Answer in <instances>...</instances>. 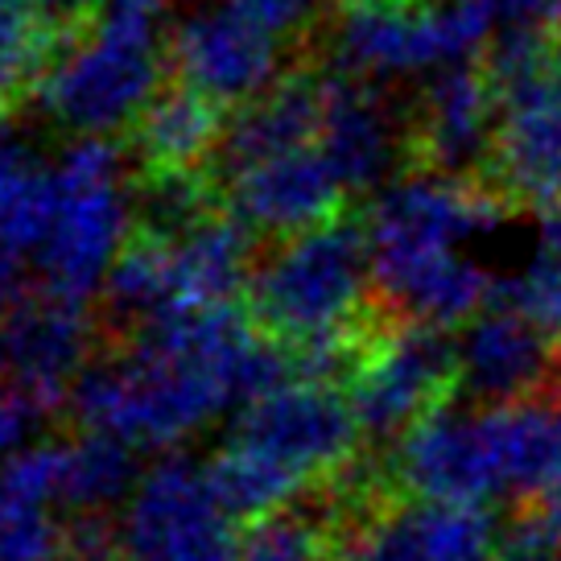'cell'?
<instances>
[{"mask_svg":"<svg viewBox=\"0 0 561 561\" xmlns=\"http://www.w3.org/2000/svg\"><path fill=\"white\" fill-rule=\"evenodd\" d=\"M289 351L256 331L248 310H207L128 334L75 385L70 409L83 434H104L133 450H165L224 413L294 380Z\"/></svg>","mask_w":561,"mask_h":561,"instance_id":"6da1fadb","label":"cell"},{"mask_svg":"<svg viewBox=\"0 0 561 561\" xmlns=\"http://www.w3.org/2000/svg\"><path fill=\"white\" fill-rule=\"evenodd\" d=\"M500 194L434 170L388 182L368 207L371 285L401 322L450 331L488 310L495 280L467 244L500 228Z\"/></svg>","mask_w":561,"mask_h":561,"instance_id":"7a4b0ae2","label":"cell"},{"mask_svg":"<svg viewBox=\"0 0 561 561\" xmlns=\"http://www.w3.org/2000/svg\"><path fill=\"white\" fill-rule=\"evenodd\" d=\"M368 231L331 219L280 240L248 280V318L264 339L289 351L301 380L347 385L371 334L388 318L368 314L371 298Z\"/></svg>","mask_w":561,"mask_h":561,"instance_id":"3957f363","label":"cell"},{"mask_svg":"<svg viewBox=\"0 0 561 561\" xmlns=\"http://www.w3.org/2000/svg\"><path fill=\"white\" fill-rule=\"evenodd\" d=\"M165 0H100L88 30L50 46L34 79L37 107L75 137H112L161 91Z\"/></svg>","mask_w":561,"mask_h":561,"instance_id":"277c9868","label":"cell"},{"mask_svg":"<svg viewBox=\"0 0 561 561\" xmlns=\"http://www.w3.org/2000/svg\"><path fill=\"white\" fill-rule=\"evenodd\" d=\"M133 244V194L112 137H75L54 161V224L37 252V285L88 306Z\"/></svg>","mask_w":561,"mask_h":561,"instance_id":"5b68a950","label":"cell"},{"mask_svg":"<svg viewBox=\"0 0 561 561\" xmlns=\"http://www.w3.org/2000/svg\"><path fill=\"white\" fill-rule=\"evenodd\" d=\"M491 13L483 0H413L343 9L334 25L339 75L380 83L409 75H442L471 67V58L491 37Z\"/></svg>","mask_w":561,"mask_h":561,"instance_id":"8992f818","label":"cell"},{"mask_svg":"<svg viewBox=\"0 0 561 561\" xmlns=\"http://www.w3.org/2000/svg\"><path fill=\"white\" fill-rule=\"evenodd\" d=\"M343 392L371 442H401L421 417L458 397V339L438 327L385 322Z\"/></svg>","mask_w":561,"mask_h":561,"instance_id":"52a82bcc","label":"cell"},{"mask_svg":"<svg viewBox=\"0 0 561 561\" xmlns=\"http://www.w3.org/2000/svg\"><path fill=\"white\" fill-rule=\"evenodd\" d=\"M364 438L347 392L322 380H285L268 397L248 404L231 421L228 442L248 455L264 458L268 467L298 479L301 488L327 483L347 471L355 446Z\"/></svg>","mask_w":561,"mask_h":561,"instance_id":"ba28073f","label":"cell"},{"mask_svg":"<svg viewBox=\"0 0 561 561\" xmlns=\"http://www.w3.org/2000/svg\"><path fill=\"white\" fill-rule=\"evenodd\" d=\"M121 561H240L236 520L219 508L207 467L165 458L145 471L121 516Z\"/></svg>","mask_w":561,"mask_h":561,"instance_id":"9c48e42d","label":"cell"},{"mask_svg":"<svg viewBox=\"0 0 561 561\" xmlns=\"http://www.w3.org/2000/svg\"><path fill=\"white\" fill-rule=\"evenodd\" d=\"M178 83L215 107L256 104L280 83V37L224 0L198 4L165 42Z\"/></svg>","mask_w":561,"mask_h":561,"instance_id":"30bf717a","label":"cell"},{"mask_svg":"<svg viewBox=\"0 0 561 561\" xmlns=\"http://www.w3.org/2000/svg\"><path fill=\"white\" fill-rule=\"evenodd\" d=\"M95 327L88 306L37 285L30 298L0 318V371L37 413H54L75 397V385L95 364Z\"/></svg>","mask_w":561,"mask_h":561,"instance_id":"8fae6325","label":"cell"},{"mask_svg":"<svg viewBox=\"0 0 561 561\" xmlns=\"http://www.w3.org/2000/svg\"><path fill=\"white\" fill-rule=\"evenodd\" d=\"M561 385L558 343L516 314L491 301L479 318L458 334V392L479 409H504L528 397H541Z\"/></svg>","mask_w":561,"mask_h":561,"instance_id":"7c38bea8","label":"cell"},{"mask_svg":"<svg viewBox=\"0 0 561 561\" xmlns=\"http://www.w3.org/2000/svg\"><path fill=\"white\" fill-rule=\"evenodd\" d=\"M219 186L228 198V215H236L252 236H273L277 244L339 219L347 194L318 149L256 161L219 178Z\"/></svg>","mask_w":561,"mask_h":561,"instance_id":"4fadbf2b","label":"cell"},{"mask_svg":"<svg viewBox=\"0 0 561 561\" xmlns=\"http://www.w3.org/2000/svg\"><path fill=\"white\" fill-rule=\"evenodd\" d=\"M495 194L537 210L561 207V88L553 70L520 91L500 95V128L488 182Z\"/></svg>","mask_w":561,"mask_h":561,"instance_id":"5bb4252c","label":"cell"},{"mask_svg":"<svg viewBox=\"0 0 561 561\" xmlns=\"http://www.w3.org/2000/svg\"><path fill=\"white\" fill-rule=\"evenodd\" d=\"M495 128H500V91L491 88L488 70H442L421 95L413 153H421L434 174L471 182L467 178L471 170L491 165Z\"/></svg>","mask_w":561,"mask_h":561,"instance_id":"9a60e30c","label":"cell"},{"mask_svg":"<svg viewBox=\"0 0 561 561\" xmlns=\"http://www.w3.org/2000/svg\"><path fill=\"white\" fill-rule=\"evenodd\" d=\"M404 133L376 83L351 75H322V128L318 153L347 194L376 191L401 161Z\"/></svg>","mask_w":561,"mask_h":561,"instance_id":"2e32d148","label":"cell"},{"mask_svg":"<svg viewBox=\"0 0 561 561\" xmlns=\"http://www.w3.org/2000/svg\"><path fill=\"white\" fill-rule=\"evenodd\" d=\"M62 442L25 446L0 462V561H67Z\"/></svg>","mask_w":561,"mask_h":561,"instance_id":"e0dca14e","label":"cell"},{"mask_svg":"<svg viewBox=\"0 0 561 561\" xmlns=\"http://www.w3.org/2000/svg\"><path fill=\"white\" fill-rule=\"evenodd\" d=\"M318 128H322V75H285L277 88L256 104L240 107L236 121L224 128L215 174L228 178L256 161L318 149Z\"/></svg>","mask_w":561,"mask_h":561,"instance_id":"ac0fdd59","label":"cell"},{"mask_svg":"<svg viewBox=\"0 0 561 561\" xmlns=\"http://www.w3.org/2000/svg\"><path fill=\"white\" fill-rule=\"evenodd\" d=\"M228 124L219 121V107L194 95L191 88H161L153 104L133 124V145L153 178L194 174L203 161H215Z\"/></svg>","mask_w":561,"mask_h":561,"instance_id":"d6986e66","label":"cell"},{"mask_svg":"<svg viewBox=\"0 0 561 561\" xmlns=\"http://www.w3.org/2000/svg\"><path fill=\"white\" fill-rule=\"evenodd\" d=\"M54 224V165L18 128L0 124V256L37 264Z\"/></svg>","mask_w":561,"mask_h":561,"instance_id":"ffe728a7","label":"cell"},{"mask_svg":"<svg viewBox=\"0 0 561 561\" xmlns=\"http://www.w3.org/2000/svg\"><path fill=\"white\" fill-rule=\"evenodd\" d=\"M140 479L137 450L124 442L104 434L62 442V508L70 516H107V508L133 500Z\"/></svg>","mask_w":561,"mask_h":561,"instance_id":"44dd1931","label":"cell"},{"mask_svg":"<svg viewBox=\"0 0 561 561\" xmlns=\"http://www.w3.org/2000/svg\"><path fill=\"white\" fill-rule=\"evenodd\" d=\"M491 301L525 314L553 343H561V207L541 210L537 240H533L525 268L495 280Z\"/></svg>","mask_w":561,"mask_h":561,"instance_id":"7402d4cb","label":"cell"},{"mask_svg":"<svg viewBox=\"0 0 561 561\" xmlns=\"http://www.w3.org/2000/svg\"><path fill=\"white\" fill-rule=\"evenodd\" d=\"M240 561H334V512L280 508L240 533Z\"/></svg>","mask_w":561,"mask_h":561,"instance_id":"603a6c76","label":"cell"},{"mask_svg":"<svg viewBox=\"0 0 561 561\" xmlns=\"http://www.w3.org/2000/svg\"><path fill=\"white\" fill-rule=\"evenodd\" d=\"M54 37L21 0H0V107L25 83H34Z\"/></svg>","mask_w":561,"mask_h":561,"instance_id":"cb8c5ba5","label":"cell"},{"mask_svg":"<svg viewBox=\"0 0 561 561\" xmlns=\"http://www.w3.org/2000/svg\"><path fill=\"white\" fill-rule=\"evenodd\" d=\"M224 4L244 13L248 21H256L273 37L301 34L322 13V0H224Z\"/></svg>","mask_w":561,"mask_h":561,"instance_id":"d4e9b609","label":"cell"},{"mask_svg":"<svg viewBox=\"0 0 561 561\" xmlns=\"http://www.w3.org/2000/svg\"><path fill=\"white\" fill-rule=\"evenodd\" d=\"M34 417H37V409L25 401L18 388L9 385V376L0 371V458L18 455L21 438H25V430H30Z\"/></svg>","mask_w":561,"mask_h":561,"instance_id":"484cf974","label":"cell"},{"mask_svg":"<svg viewBox=\"0 0 561 561\" xmlns=\"http://www.w3.org/2000/svg\"><path fill=\"white\" fill-rule=\"evenodd\" d=\"M491 21L504 25H533V30H561V0H483Z\"/></svg>","mask_w":561,"mask_h":561,"instance_id":"4316f807","label":"cell"},{"mask_svg":"<svg viewBox=\"0 0 561 561\" xmlns=\"http://www.w3.org/2000/svg\"><path fill=\"white\" fill-rule=\"evenodd\" d=\"M520 512H525V516H533V520H537L549 537H558V541H561V474L541 491V495H537V500H533V504H525Z\"/></svg>","mask_w":561,"mask_h":561,"instance_id":"83f0119b","label":"cell"},{"mask_svg":"<svg viewBox=\"0 0 561 561\" xmlns=\"http://www.w3.org/2000/svg\"><path fill=\"white\" fill-rule=\"evenodd\" d=\"M376 4H413V0H343V9H376Z\"/></svg>","mask_w":561,"mask_h":561,"instance_id":"f1b7e54d","label":"cell"},{"mask_svg":"<svg viewBox=\"0 0 561 561\" xmlns=\"http://www.w3.org/2000/svg\"><path fill=\"white\" fill-rule=\"evenodd\" d=\"M553 83L561 88V42H558V50H553Z\"/></svg>","mask_w":561,"mask_h":561,"instance_id":"f546056e","label":"cell"}]
</instances>
